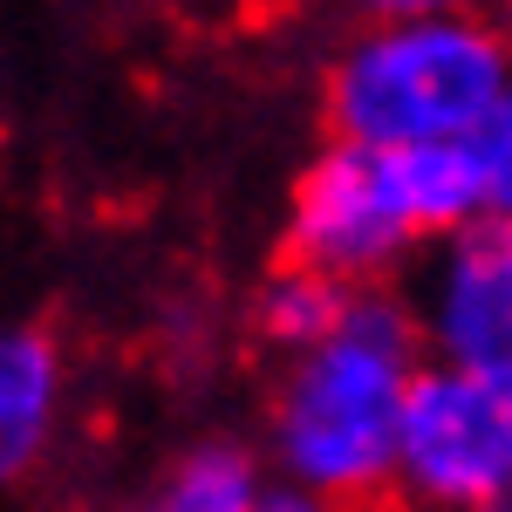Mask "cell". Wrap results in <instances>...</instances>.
Segmentation results:
<instances>
[{
  "mask_svg": "<svg viewBox=\"0 0 512 512\" xmlns=\"http://www.w3.org/2000/svg\"><path fill=\"white\" fill-rule=\"evenodd\" d=\"M410 308L424 349L444 362L512 369V219L478 212L458 233L431 239L410 274Z\"/></svg>",
  "mask_w": 512,
  "mask_h": 512,
  "instance_id": "5",
  "label": "cell"
},
{
  "mask_svg": "<svg viewBox=\"0 0 512 512\" xmlns=\"http://www.w3.org/2000/svg\"><path fill=\"white\" fill-rule=\"evenodd\" d=\"M424 328L410 294L355 287L349 315L321 342L280 355L267 396V458L274 472L321 485L335 506H376L396 492L403 403L424 369Z\"/></svg>",
  "mask_w": 512,
  "mask_h": 512,
  "instance_id": "1",
  "label": "cell"
},
{
  "mask_svg": "<svg viewBox=\"0 0 512 512\" xmlns=\"http://www.w3.org/2000/svg\"><path fill=\"white\" fill-rule=\"evenodd\" d=\"M478 512H512V485H506V492H492V499H485Z\"/></svg>",
  "mask_w": 512,
  "mask_h": 512,
  "instance_id": "12",
  "label": "cell"
},
{
  "mask_svg": "<svg viewBox=\"0 0 512 512\" xmlns=\"http://www.w3.org/2000/svg\"><path fill=\"white\" fill-rule=\"evenodd\" d=\"M267 472H274V458L239 444V437H192L164 472L158 506L164 512H253Z\"/></svg>",
  "mask_w": 512,
  "mask_h": 512,
  "instance_id": "7",
  "label": "cell"
},
{
  "mask_svg": "<svg viewBox=\"0 0 512 512\" xmlns=\"http://www.w3.org/2000/svg\"><path fill=\"white\" fill-rule=\"evenodd\" d=\"M506 89L512 28L499 14H403V21H362L335 48L321 76V117L328 137L403 151L437 137H472Z\"/></svg>",
  "mask_w": 512,
  "mask_h": 512,
  "instance_id": "2",
  "label": "cell"
},
{
  "mask_svg": "<svg viewBox=\"0 0 512 512\" xmlns=\"http://www.w3.org/2000/svg\"><path fill=\"white\" fill-rule=\"evenodd\" d=\"M472 158H478V178H485V212H506L512 219V89L472 130Z\"/></svg>",
  "mask_w": 512,
  "mask_h": 512,
  "instance_id": "9",
  "label": "cell"
},
{
  "mask_svg": "<svg viewBox=\"0 0 512 512\" xmlns=\"http://www.w3.org/2000/svg\"><path fill=\"white\" fill-rule=\"evenodd\" d=\"M362 21H403V14H499V0H355Z\"/></svg>",
  "mask_w": 512,
  "mask_h": 512,
  "instance_id": "11",
  "label": "cell"
},
{
  "mask_svg": "<svg viewBox=\"0 0 512 512\" xmlns=\"http://www.w3.org/2000/svg\"><path fill=\"white\" fill-rule=\"evenodd\" d=\"M137 512H164V506H137Z\"/></svg>",
  "mask_w": 512,
  "mask_h": 512,
  "instance_id": "13",
  "label": "cell"
},
{
  "mask_svg": "<svg viewBox=\"0 0 512 512\" xmlns=\"http://www.w3.org/2000/svg\"><path fill=\"white\" fill-rule=\"evenodd\" d=\"M69 410V355L41 321L0 315V492L48 465Z\"/></svg>",
  "mask_w": 512,
  "mask_h": 512,
  "instance_id": "6",
  "label": "cell"
},
{
  "mask_svg": "<svg viewBox=\"0 0 512 512\" xmlns=\"http://www.w3.org/2000/svg\"><path fill=\"white\" fill-rule=\"evenodd\" d=\"M280 246H287V260L342 280V287H390L431 239H424L410 198H403L396 151L328 137L301 164V178L287 185Z\"/></svg>",
  "mask_w": 512,
  "mask_h": 512,
  "instance_id": "3",
  "label": "cell"
},
{
  "mask_svg": "<svg viewBox=\"0 0 512 512\" xmlns=\"http://www.w3.org/2000/svg\"><path fill=\"white\" fill-rule=\"evenodd\" d=\"M349 301H355V287L315 274L301 260H280L274 274L260 280V294H253V335L267 349L294 355V349H308V342H321L335 321L349 315Z\"/></svg>",
  "mask_w": 512,
  "mask_h": 512,
  "instance_id": "8",
  "label": "cell"
},
{
  "mask_svg": "<svg viewBox=\"0 0 512 512\" xmlns=\"http://www.w3.org/2000/svg\"><path fill=\"white\" fill-rule=\"evenodd\" d=\"M512 485V369L424 355L403 444H396V499L410 512H478Z\"/></svg>",
  "mask_w": 512,
  "mask_h": 512,
  "instance_id": "4",
  "label": "cell"
},
{
  "mask_svg": "<svg viewBox=\"0 0 512 512\" xmlns=\"http://www.w3.org/2000/svg\"><path fill=\"white\" fill-rule=\"evenodd\" d=\"M253 512H349V506H335L321 485H308V478H294V472H267Z\"/></svg>",
  "mask_w": 512,
  "mask_h": 512,
  "instance_id": "10",
  "label": "cell"
}]
</instances>
